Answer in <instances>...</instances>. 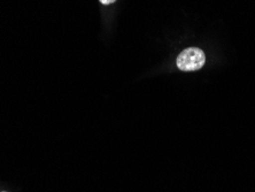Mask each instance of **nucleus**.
I'll return each mask as SVG.
<instances>
[{"instance_id": "1", "label": "nucleus", "mask_w": 255, "mask_h": 192, "mask_svg": "<svg viewBox=\"0 0 255 192\" xmlns=\"http://www.w3.org/2000/svg\"><path fill=\"white\" fill-rule=\"evenodd\" d=\"M177 67L183 71L201 69L206 62L204 51L197 47H190L182 51L177 56Z\"/></svg>"}, {"instance_id": "2", "label": "nucleus", "mask_w": 255, "mask_h": 192, "mask_svg": "<svg viewBox=\"0 0 255 192\" xmlns=\"http://www.w3.org/2000/svg\"><path fill=\"white\" fill-rule=\"evenodd\" d=\"M99 1L103 3V5H111V3L115 2L116 0H99Z\"/></svg>"}]
</instances>
